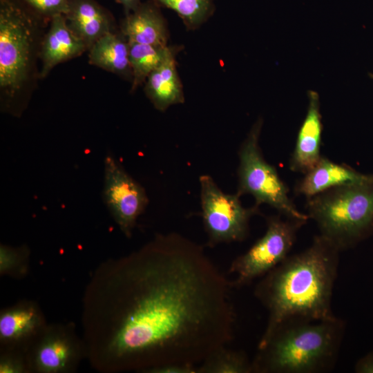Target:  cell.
Instances as JSON below:
<instances>
[{"instance_id":"cell-10","label":"cell","mask_w":373,"mask_h":373,"mask_svg":"<svg viewBox=\"0 0 373 373\" xmlns=\"http://www.w3.org/2000/svg\"><path fill=\"white\" fill-rule=\"evenodd\" d=\"M306 116L298 131L291 155L289 166L291 171L305 174L319 162L321 155L322 123L319 96L315 91L308 92Z\"/></svg>"},{"instance_id":"cell-23","label":"cell","mask_w":373,"mask_h":373,"mask_svg":"<svg viewBox=\"0 0 373 373\" xmlns=\"http://www.w3.org/2000/svg\"><path fill=\"white\" fill-rule=\"evenodd\" d=\"M21 260L19 249H12L7 246H1L0 249V270L7 272L17 266Z\"/></svg>"},{"instance_id":"cell-19","label":"cell","mask_w":373,"mask_h":373,"mask_svg":"<svg viewBox=\"0 0 373 373\" xmlns=\"http://www.w3.org/2000/svg\"><path fill=\"white\" fill-rule=\"evenodd\" d=\"M252 361L244 352L222 346L198 365V373H251Z\"/></svg>"},{"instance_id":"cell-2","label":"cell","mask_w":373,"mask_h":373,"mask_svg":"<svg viewBox=\"0 0 373 373\" xmlns=\"http://www.w3.org/2000/svg\"><path fill=\"white\" fill-rule=\"evenodd\" d=\"M340 251L320 234L304 251L288 256L262 277L254 295L268 312L260 341L291 318L312 321L336 317L332 299Z\"/></svg>"},{"instance_id":"cell-24","label":"cell","mask_w":373,"mask_h":373,"mask_svg":"<svg viewBox=\"0 0 373 373\" xmlns=\"http://www.w3.org/2000/svg\"><path fill=\"white\" fill-rule=\"evenodd\" d=\"M151 373H198V365L191 363H173L154 367L146 371Z\"/></svg>"},{"instance_id":"cell-27","label":"cell","mask_w":373,"mask_h":373,"mask_svg":"<svg viewBox=\"0 0 373 373\" xmlns=\"http://www.w3.org/2000/svg\"><path fill=\"white\" fill-rule=\"evenodd\" d=\"M122 5L126 15L135 10L142 2L141 0H117Z\"/></svg>"},{"instance_id":"cell-8","label":"cell","mask_w":373,"mask_h":373,"mask_svg":"<svg viewBox=\"0 0 373 373\" xmlns=\"http://www.w3.org/2000/svg\"><path fill=\"white\" fill-rule=\"evenodd\" d=\"M199 182L207 246L245 240L249 233L251 218L260 213V207H245L240 196L222 191L209 175H200Z\"/></svg>"},{"instance_id":"cell-16","label":"cell","mask_w":373,"mask_h":373,"mask_svg":"<svg viewBox=\"0 0 373 373\" xmlns=\"http://www.w3.org/2000/svg\"><path fill=\"white\" fill-rule=\"evenodd\" d=\"M90 64L132 81L128 42L120 33L110 32L97 40L88 50Z\"/></svg>"},{"instance_id":"cell-11","label":"cell","mask_w":373,"mask_h":373,"mask_svg":"<svg viewBox=\"0 0 373 373\" xmlns=\"http://www.w3.org/2000/svg\"><path fill=\"white\" fill-rule=\"evenodd\" d=\"M86 50V46L70 29L64 15L51 17L39 51L41 62L39 77H46L57 65L79 57Z\"/></svg>"},{"instance_id":"cell-17","label":"cell","mask_w":373,"mask_h":373,"mask_svg":"<svg viewBox=\"0 0 373 373\" xmlns=\"http://www.w3.org/2000/svg\"><path fill=\"white\" fill-rule=\"evenodd\" d=\"M173 46L128 42V58L132 72L131 91L145 83L149 75L165 59Z\"/></svg>"},{"instance_id":"cell-5","label":"cell","mask_w":373,"mask_h":373,"mask_svg":"<svg viewBox=\"0 0 373 373\" xmlns=\"http://www.w3.org/2000/svg\"><path fill=\"white\" fill-rule=\"evenodd\" d=\"M36 26L23 9L10 0L0 1V90L2 108L20 115L22 95L33 70Z\"/></svg>"},{"instance_id":"cell-18","label":"cell","mask_w":373,"mask_h":373,"mask_svg":"<svg viewBox=\"0 0 373 373\" xmlns=\"http://www.w3.org/2000/svg\"><path fill=\"white\" fill-rule=\"evenodd\" d=\"M73 354V348L66 338L60 336H49L37 348L35 364L42 372H59L68 366Z\"/></svg>"},{"instance_id":"cell-21","label":"cell","mask_w":373,"mask_h":373,"mask_svg":"<svg viewBox=\"0 0 373 373\" xmlns=\"http://www.w3.org/2000/svg\"><path fill=\"white\" fill-rule=\"evenodd\" d=\"M175 11L188 29L200 26L213 13V0H153Z\"/></svg>"},{"instance_id":"cell-26","label":"cell","mask_w":373,"mask_h":373,"mask_svg":"<svg viewBox=\"0 0 373 373\" xmlns=\"http://www.w3.org/2000/svg\"><path fill=\"white\" fill-rule=\"evenodd\" d=\"M21 370L19 365L15 361L6 359L1 363V372H19Z\"/></svg>"},{"instance_id":"cell-1","label":"cell","mask_w":373,"mask_h":373,"mask_svg":"<svg viewBox=\"0 0 373 373\" xmlns=\"http://www.w3.org/2000/svg\"><path fill=\"white\" fill-rule=\"evenodd\" d=\"M114 271L108 350L115 367L198 365L232 341L231 280L202 245L175 232L157 234Z\"/></svg>"},{"instance_id":"cell-4","label":"cell","mask_w":373,"mask_h":373,"mask_svg":"<svg viewBox=\"0 0 373 373\" xmlns=\"http://www.w3.org/2000/svg\"><path fill=\"white\" fill-rule=\"evenodd\" d=\"M308 218L340 251L373 233V182L336 186L307 198Z\"/></svg>"},{"instance_id":"cell-7","label":"cell","mask_w":373,"mask_h":373,"mask_svg":"<svg viewBox=\"0 0 373 373\" xmlns=\"http://www.w3.org/2000/svg\"><path fill=\"white\" fill-rule=\"evenodd\" d=\"M282 215L266 218L264 235L231 263L229 273L236 276L232 288H240L262 277L283 262L296 242L300 228L307 222Z\"/></svg>"},{"instance_id":"cell-22","label":"cell","mask_w":373,"mask_h":373,"mask_svg":"<svg viewBox=\"0 0 373 373\" xmlns=\"http://www.w3.org/2000/svg\"><path fill=\"white\" fill-rule=\"evenodd\" d=\"M39 13L50 17L65 15L70 0H23Z\"/></svg>"},{"instance_id":"cell-6","label":"cell","mask_w":373,"mask_h":373,"mask_svg":"<svg viewBox=\"0 0 373 373\" xmlns=\"http://www.w3.org/2000/svg\"><path fill=\"white\" fill-rule=\"evenodd\" d=\"M262 126V119H258L239 148L236 193L240 197L251 195L256 206L267 204L285 217L307 221V214L290 198L289 188L276 169L263 157L259 144Z\"/></svg>"},{"instance_id":"cell-28","label":"cell","mask_w":373,"mask_h":373,"mask_svg":"<svg viewBox=\"0 0 373 373\" xmlns=\"http://www.w3.org/2000/svg\"><path fill=\"white\" fill-rule=\"evenodd\" d=\"M371 76H372V77L373 78V74H372Z\"/></svg>"},{"instance_id":"cell-15","label":"cell","mask_w":373,"mask_h":373,"mask_svg":"<svg viewBox=\"0 0 373 373\" xmlns=\"http://www.w3.org/2000/svg\"><path fill=\"white\" fill-rule=\"evenodd\" d=\"M178 48L172 50L148 77L145 82L144 91L153 106L164 112L170 106L184 102L183 87L179 77L175 55Z\"/></svg>"},{"instance_id":"cell-25","label":"cell","mask_w":373,"mask_h":373,"mask_svg":"<svg viewBox=\"0 0 373 373\" xmlns=\"http://www.w3.org/2000/svg\"><path fill=\"white\" fill-rule=\"evenodd\" d=\"M354 371L357 373H373V351L357 361Z\"/></svg>"},{"instance_id":"cell-9","label":"cell","mask_w":373,"mask_h":373,"mask_svg":"<svg viewBox=\"0 0 373 373\" xmlns=\"http://www.w3.org/2000/svg\"><path fill=\"white\" fill-rule=\"evenodd\" d=\"M103 199L124 234L130 238L138 217L149 204L144 188L111 154L104 161Z\"/></svg>"},{"instance_id":"cell-3","label":"cell","mask_w":373,"mask_h":373,"mask_svg":"<svg viewBox=\"0 0 373 373\" xmlns=\"http://www.w3.org/2000/svg\"><path fill=\"white\" fill-rule=\"evenodd\" d=\"M345 332L336 316L312 321L291 318L259 341L254 373H321L334 367Z\"/></svg>"},{"instance_id":"cell-12","label":"cell","mask_w":373,"mask_h":373,"mask_svg":"<svg viewBox=\"0 0 373 373\" xmlns=\"http://www.w3.org/2000/svg\"><path fill=\"white\" fill-rule=\"evenodd\" d=\"M370 182H373V174L361 173L347 164L322 156L318 164L297 182L294 193L308 198L341 185Z\"/></svg>"},{"instance_id":"cell-13","label":"cell","mask_w":373,"mask_h":373,"mask_svg":"<svg viewBox=\"0 0 373 373\" xmlns=\"http://www.w3.org/2000/svg\"><path fill=\"white\" fill-rule=\"evenodd\" d=\"M64 16L70 29L88 50L100 37L113 32V17L95 0H70Z\"/></svg>"},{"instance_id":"cell-14","label":"cell","mask_w":373,"mask_h":373,"mask_svg":"<svg viewBox=\"0 0 373 373\" xmlns=\"http://www.w3.org/2000/svg\"><path fill=\"white\" fill-rule=\"evenodd\" d=\"M121 33L128 42L167 46L166 24L156 3H141L126 14L121 25Z\"/></svg>"},{"instance_id":"cell-20","label":"cell","mask_w":373,"mask_h":373,"mask_svg":"<svg viewBox=\"0 0 373 373\" xmlns=\"http://www.w3.org/2000/svg\"><path fill=\"white\" fill-rule=\"evenodd\" d=\"M38 324V315L30 307L8 310L0 317V337L4 341L18 340L30 334Z\"/></svg>"}]
</instances>
